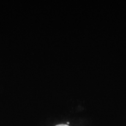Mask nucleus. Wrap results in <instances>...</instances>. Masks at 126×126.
<instances>
[{
  "label": "nucleus",
  "mask_w": 126,
  "mask_h": 126,
  "mask_svg": "<svg viewBox=\"0 0 126 126\" xmlns=\"http://www.w3.org/2000/svg\"><path fill=\"white\" fill-rule=\"evenodd\" d=\"M56 126H69L67 124H59V125H57Z\"/></svg>",
  "instance_id": "obj_1"
}]
</instances>
